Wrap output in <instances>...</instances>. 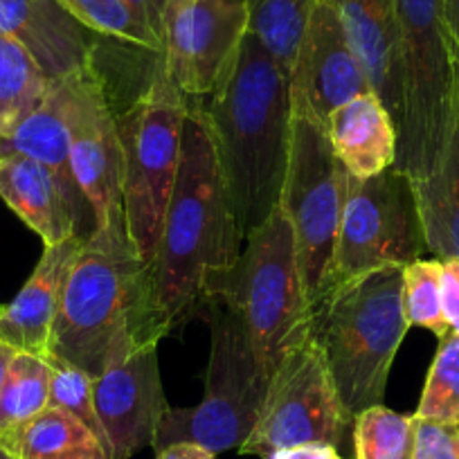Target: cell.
Masks as SVG:
<instances>
[{
	"label": "cell",
	"instance_id": "cell-1",
	"mask_svg": "<svg viewBox=\"0 0 459 459\" xmlns=\"http://www.w3.org/2000/svg\"><path fill=\"white\" fill-rule=\"evenodd\" d=\"M156 298L153 264L135 250L125 212L97 225L61 295L50 356L97 378L169 333Z\"/></svg>",
	"mask_w": 459,
	"mask_h": 459
},
{
	"label": "cell",
	"instance_id": "cell-2",
	"mask_svg": "<svg viewBox=\"0 0 459 459\" xmlns=\"http://www.w3.org/2000/svg\"><path fill=\"white\" fill-rule=\"evenodd\" d=\"M207 125L241 237L280 207L290 153V86L255 34L241 41L235 68L210 97Z\"/></svg>",
	"mask_w": 459,
	"mask_h": 459
},
{
	"label": "cell",
	"instance_id": "cell-3",
	"mask_svg": "<svg viewBox=\"0 0 459 459\" xmlns=\"http://www.w3.org/2000/svg\"><path fill=\"white\" fill-rule=\"evenodd\" d=\"M241 244L244 237L225 192L205 104L189 97L178 176L153 259L158 307L169 329L201 307L212 273L235 266Z\"/></svg>",
	"mask_w": 459,
	"mask_h": 459
},
{
	"label": "cell",
	"instance_id": "cell-4",
	"mask_svg": "<svg viewBox=\"0 0 459 459\" xmlns=\"http://www.w3.org/2000/svg\"><path fill=\"white\" fill-rule=\"evenodd\" d=\"M410 322L403 311V266H385L335 284L313 317L326 368L344 412L381 405Z\"/></svg>",
	"mask_w": 459,
	"mask_h": 459
},
{
	"label": "cell",
	"instance_id": "cell-5",
	"mask_svg": "<svg viewBox=\"0 0 459 459\" xmlns=\"http://www.w3.org/2000/svg\"><path fill=\"white\" fill-rule=\"evenodd\" d=\"M235 266L205 280L203 304L216 299L244 322L266 377L313 329V311L299 275L293 228L277 207L246 237Z\"/></svg>",
	"mask_w": 459,
	"mask_h": 459
},
{
	"label": "cell",
	"instance_id": "cell-6",
	"mask_svg": "<svg viewBox=\"0 0 459 459\" xmlns=\"http://www.w3.org/2000/svg\"><path fill=\"white\" fill-rule=\"evenodd\" d=\"M187 108L189 97L174 86L158 52L144 91L129 108L115 115L122 147L126 230L147 264L156 259L167 205L178 176Z\"/></svg>",
	"mask_w": 459,
	"mask_h": 459
},
{
	"label": "cell",
	"instance_id": "cell-7",
	"mask_svg": "<svg viewBox=\"0 0 459 459\" xmlns=\"http://www.w3.org/2000/svg\"><path fill=\"white\" fill-rule=\"evenodd\" d=\"M403 117L394 167L410 180L439 165L455 125L453 43L441 0H396Z\"/></svg>",
	"mask_w": 459,
	"mask_h": 459
},
{
	"label": "cell",
	"instance_id": "cell-8",
	"mask_svg": "<svg viewBox=\"0 0 459 459\" xmlns=\"http://www.w3.org/2000/svg\"><path fill=\"white\" fill-rule=\"evenodd\" d=\"M210 317V363L205 394L196 408H169L158 428L153 448L194 441L212 453L241 448L257 426L271 378L259 365L250 335L235 311L205 299Z\"/></svg>",
	"mask_w": 459,
	"mask_h": 459
},
{
	"label": "cell",
	"instance_id": "cell-9",
	"mask_svg": "<svg viewBox=\"0 0 459 459\" xmlns=\"http://www.w3.org/2000/svg\"><path fill=\"white\" fill-rule=\"evenodd\" d=\"M344 196L347 171L333 153L326 129L293 115L280 210L293 228L299 275L313 316L333 289V255Z\"/></svg>",
	"mask_w": 459,
	"mask_h": 459
},
{
	"label": "cell",
	"instance_id": "cell-10",
	"mask_svg": "<svg viewBox=\"0 0 459 459\" xmlns=\"http://www.w3.org/2000/svg\"><path fill=\"white\" fill-rule=\"evenodd\" d=\"M428 253L414 185L396 167L372 178L347 174L333 255V286L385 266H408Z\"/></svg>",
	"mask_w": 459,
	"mask_h": 459
},
{
	"label": "cell",
	"instance_id": "cell-11",
	"mask_svg": "<svg viewBox=\"0 0 459 459\" xmlns=\"http://www.w3.org/2000/svg\"><path fill=\"white\" fill-rule=\"evenodd\" d=\"M350 426L351 419L340 403L320 340L311 329L277 365L257 426L239 453L266 459L277 450L304 444L338 448Z\"/></svg>",
	"mask_w": 459,
	"mask_h": 459
},
{
	"label": "cell",
	"instance_id": "cell-12",
	"mask_svg": "<svg viewBox=\"0 0 459 459\" xmlns=\"http://www.w3.org/2000/svg\"><path fill=\"white\" fill-rule=\"evenodd\" d=\"M248 34L246 0H174L160 59L187 97H212L230 77Z\"/></svg>",
	"mask_w": 459,
	"mask_h": 459
},
{
	"label": "cell",
	"instance_id": "cell-13",
	"mask_svg": "<svg viewBox=\"0 0 459 459\" xmlns=\"http://www.w3.org/2000/svg\"><path fill=\"white\" fill-rule=\"evenodd\" d=\"M65 82V120L74 178L95 214V228L122 207V147L97 59Z\"/></svg>",
	"mask_w": 459,
	"mask_h": 459
},
{
	"label": "cell",
	"instance_id": "cell-14",
	"mask_svg": "<svg viewBox=\"0 0 459 459\" xmlns=\"http://www.w3.org/2000/svg\"><path fill=\"white\" fill-rule=\"evenodd\" d=\"M289 86L295 117H308L322 126L335 108L372 91L331 0L313 5Z\"/></svg>",
	"mask_w": 459,
	"mask_h": 459
},
{
	"label": "cell",
	"instance_id": "cell-15",
	"mask_svg": "<svg viewBox=\"0 0 459 459\" xmlns=\"http://www.w3.org/2000/svg\"><path fill=\"white\" fill-rule=\"evenodd\" d=\"M108 459H131L153 446L169 403L162 392L158 344L143 347L92 383Z\"/></svg>",
	"mask_w": 459,
	"mask_h": 459
},
{
	"label": "cell",
	"instance_id": "cell-16",
	"mask_svg": "<svg viewBox=\"0 0 459 459\" xmlns=\"http://www.w3.org/2000/svg\"><path fill=\"white\" fill-rule=\"evenodd\" d=\"M0 34L28 48L52 82L95 59L97 34L59 0H0Z\"/></svg>",
	"mask_w": 459,
	"mask_h": 459
},
{
	"label": "cell",
	"instance_id": "cell-17",
	"mask_svg": "<svg viewBox=\"0 0 459 459\" xmlns=\"http://www.w3.org/2000/svg\"><path fill=\"white\" fill-rule=\"evenodd\" d=\"M83 237H70L43 248L37 268L10 304L0 307V342L14 351L50 356V333L65 281L82 253Z\"/></svg>",
	"mask_w": 459,
	"mask_h": 459
},
{
	"label": "cell",
	"instance_id": "cell-18",
	"mask_svg": "<svg viewBox=\"0 0 459 459\" xmlns=\"http://www.w3.org/2000/svg\"><path fill=\"white\" fill-rule=\"evenodd\" d=\"M3 153H21V156L34 158L41 165H46L56 178L70 210H73L79 235L86 237V239L91 237L86 221L91 219L95 223V214H92L91 203L86 201L77 178H74L73 160H70L64 77L55 79L48 88L46 97L7 131V135L0 143V156Z\"/></svg>",
	"mask_w": 459,
	"mask_h": 459
},
{
	"label": "cell",
	"instance_id": "cell-19",
	"mask_svg": "<svg viewBox=\"0 0 459 459\" xmlns=\"http://www.w3.org/2000/svg\"><path fill=\"white\" fill-rule=\"evenodd\" d=\"M338 10L356 59L369 88L390 110L399 131L403 117L396 0H331Z\"/></svg>",
	"mask_w": 459,
	"mask_h": 459
},
{
	"label": "cell",
	"instance_id": "cell-20",
	"mask_svg": "<svg viewBox=\"0 0 459 459\" xmlns=\"http://www.w3.org/2000/svg\"><path fill=\"white\" fill-rule=\"evenodd\" d=\"M325 129L351 178H372L394 167L399 131L377 92L368 91L335 108Z\"/></svg>",
	"mask_w": 459,
	"mask_h": 459
},
{
	"label": "cell",
	"instance_id": "cell-21",
	"mask_svg": "<svg viewBox=\"0 0 459 459\" xmlns=\"http://www.w3.org/2000/svg\"><path fill=\"white\" fill-rule=\"evenodd\" d=\"M0 198L32 232L41 237L43 246L82 237L56 178L34 158L21 153L0 156Z\"/></svg>",
	"mask_w": 459,
	"mask_h": 459
},
{
	"label": "cell",
	"instance_id": "cell-22",
	"mask_svg": "<svg viewBox=\"0 0 459 459\" xmlns=\"http://www.w3.org/2000/svg\"><path fill=\"white\" fill-rule=\"evenodd\" d=\"M428 253L459 259V115L439 165L428 178L412 180Z\"/></svg>",
	"mask_w": 459,
	"mask_h": 459
},
{
	"label": "cell",
	"instance_id": "cell-23",
	"mask_svg": "<svg viewBox=\"0 0 459 459\" xmlns=\"http://www.w3.org/2000/svg\"><path fill=\"white\" fill-rule=\"evenodd\" d=\"M50 378L48 359L16 351L0 390V439L10 441L50 405Z\"/></svg>",
	"mask_w": 459,
	"mask_h": 459
},
{
	"label": "cell",
	"instance_id": "cell-24",
	"mask_svg": "<svg viewBox=\"0 0 459 459\" xmlns=\"http://www.w3.org/2000/svg\"><path fill=\"white\" fill-rule=\"evenodd\" d=\"M317 0H246L248 32L271 52L281 73L290 77L299 41Z\"/></svg>",
	"mask_w": 459,
	"mask_h": 459
},
{
	"label": "cell",
	"instance_id": "cell-25",
	"mask_svg": "<svg viewBox=\"0 0 459 459\" xmlns=\"http://www.w3.org/2000/svg\"><path fill=\"white\" fill-rule=\"evenodd\" d=\"M50 83L28 48L0 34V115L7 131L46 97Z\"/></svg>",
	"mask_w": 459,
	"mask_h": 459
},
{
	"label": "cell",
	"instance_id": "cell-26",
	"mask_svg": "<svg viewBox=\"0 0 459 459\" xmlns=\"http://www.w3.org/2000/svg\"><path fill=\"white\" fill-rule=\"evenodd\" d=\"M7 444L21 455V459H56L77 450L95 448L100 441L73 414L48 405Z\"/></svg>",
	"mask_w": 459,
	"mask_h": 459
},
{
	"label": "cell",
	"instance_id": "cell-27",
	"mask_svg": "<svg viewBox=\"0 0 459 459\" xmlns=\"http://www.w3.org/2000/svg\"><path fill=\"white\" fill-rule=\"evenodd\" d=\"M351 428L356 459H412L414 417L381 403L356 414Z\"/></svg>",
	"mask_w": 459,
	"mask_h": 459
},
{
	"label": "cell",
	"instance_id": "cell-28",
	"mask_svg": "<svg viewBox=\"0 0 459 459\" xmlns=\"http://www.w3.org/2000/svg\"><path fill=\"white\" fill-rule=\"evenodd\" d=\"M59 3L79 23L100 37L115 39L149 52L162 50L160 39L125 0H59Z\"/></svg>",
	"mask_w": 459,
	"mask_h": 459
},
{
	"label": "cell",
	"instance_id": "cell-29",
	"mask_svg": "<svg viewBox=\"0 0 459 459\" xmlns=\"http://www.w3.org/2000/svg\"><path fill=\"white\" fill-rule=\"evenodd\" d=\"M414 417L459 426V335L439 340Z\"/></svg>",
	"mask_w": 459,
	"mask_h": 459
},
{
	"label": "cell",
	"instance_id": "cell-30",
	"mask_svg": "<svg viewBox=\"0 0 459 459\" xmlns=\"http://www.w3.org/2000/svg\"><path fill=\"white\" fill-rule=\"evenodd\" d=\"M403 311L410 326L432 331L437 338L450 333L441 308V259H417L403 266Z\"/></svg>",
	"mask_w": 459,
	"mask_h": 459
},
{
	"label": "cell",
	"instance_id": "cell-31",
	"mask_svg": "<svg viewBox=\"0 0 459 459\" xmlns=\"http://www.w3.org/2000/svg\"><path fill=\"white\" fill-rule=\"evenodd\" d=\"M48 363L52 368L50 405L73 414L77 421H82L97 437L100 446L104 448L106 457H108V446H106L104 430H101L100 419H97L95 412V396H92V383H95V378L88 377L82 369L73 368V365L64 363V360L48 359Z\"/></svg>",
	"mask_w": 459,
	"mask_h": 459
},
{
	"label": "cell",
	"instance_id": "cell-32",
	"mask_svg": "<svg viewBox=\"0 0 459 459\" xmlns=\"http://www.w3.org/2000/svg\"><path fill=\"white\" fill-rule=\"evenodd\" d=\"M412 459H459V426L414 417Z\"/></svg>",
	"mask_w": 459,
	"mask_h": 459
},
{
	"label": "cell",
	"instance_id": "cell-33",
	"mask_svg": "<svg viewBox=\"0 0 459 459\" xmlns=\"http://www.w3.org/2000/svg\"><path fill=\"white\" fill-rule=\"evenodd\" d=\"M441 308L450 333L459 335V259H441Z\"/></svg>",
	"mask_w": 459,
	"mask_h": 459
},
{
	"label": "cell",
	"instance_id": "cell-34",
	"mask_svg": "<svg viewBox=\"0 0 459 459\" xmlns=\"http://www.w3.org/2000/svg\"><path fill=\"white\" fill-rule=\"evenodd\" d=\"M125 3L140 16V19L144 21V23L149 25V28L153 30V34H156L162 43L165 21L174 0H125Z\"/></svg>",
	"mask_w": 459,
	"mask_h": 459
},
{
	"label": "cell",
	"instance_id": "cell-35",
	"mask_svg": "<svg viewBox=\"0 0 459 459\" xmlns=\"http://www.w3.org/2000/svg\"><path fill=\"white\" fill-rule=\"evenodd\" d=\"M266 459H344V457L338 453L335 446L304 444V446H293V448L277 450V453L268 455Z\"/></svg>",
	"mask_w": 459,
	"mask_h": 459
},
{
	"label": "cell",
	"instance_id": "cell-36",
	"mask_svg": "<svg viewBox=\"0 0 459 459\" xmlns=\"http://www.w3.org/2000/svg\"><path fill=\"white\" fill-rule=\"evenodd\" d=\"M156 459H216V453L194 441H174L165 448L156 450Z\"/></svg>",
	"mask_w": 459,
	"mask_h": 459
},
{
	"label": "cell",
	"instance_id": "cell-37",
	"mask_svg": "<svg viewBox=\"0 0 459 459\" xmlns=\"http://www.w3.org/2000/svg\"><path fill=\"white\" fill-rule=\"evenodd\" d=\"M441 10H444V23L450 43L459 48V0H441Z\"/></svg>",
	"mask_w": 459,
	"mask_h": 459
},
{
	"label": "cell",
	"instance_id": "cell-38",
	"mask_svg": "<svg viewBox=\"0 0 459 459\" xmlns=\"http://www.w3.org/2000/svg\"><path fill=\"white\" fill-rule=\"evenodd\" d=\"M16 351L12 350L10 344L0 342V390H3V383H5V377H7V369H10V363L12 359H14Z\"/></svg>",
	"mask_w": 459,
	"mask_h": 459
},
{
	"label": "cell",
	"instance_id": "cell-39",
	"mask_svg": "<svg viewBox=\"0 0 459 459\" xmlns=\"http://www.w3.org/2000/svg\"><path fill=\"white\" fill-rule=\"evenodd\" d=\"M56 459H108V457H106V453L101 446H95V448L77 450V453L64 455V457H56Z\"/></svg>",
	"mask_w": 459,
	"mask_h": 459
},
{
	"label": "cell",
	"instance_id": "cell-40",
	"mask_svg": "<svg viewBox=\"0 0 459 459\" xmlns=\"http://www.w3.org/2000/svg\"><path fill=\"white\" fill-rule=\"evenodd\" d=\"M453 65H455V110L459 115V48L453 46Z\"/></svg>",
	"mask_w": 459,
	"mask_h": 459
},
{
	"label": "cell",
	"instance_id": "cell-41",
	"mask_svg": "<svg viewBox=\"0 0 459 459\" xmlns=\"http://www.w3.org/2000/svg\"><path fill=\"white\" fill-rule=\"evenodd\" d=\"M0 459H21V455L7 441L0 439Z\"/></svg>",
	"mask_w": 459,
	"mask_h": 459
},
{
	"label": "cell",
	"instance_id": "cell-42",
	"mask_svg": "<svg viewBox=\"0 0 459 459\" xmlns=\"http://www.w3.org/2000/svg\"><path fill=\"white\" fill-rule=\"evenodd\" d=\"M7 135V125L5 120H3V115H0V143H3V138Z\"/></svg>",
	"mask_w": 459,
	"mask_h": 459
}]
</instances>
